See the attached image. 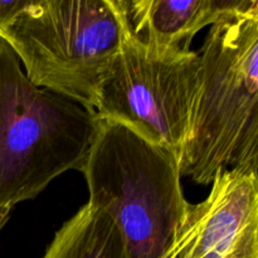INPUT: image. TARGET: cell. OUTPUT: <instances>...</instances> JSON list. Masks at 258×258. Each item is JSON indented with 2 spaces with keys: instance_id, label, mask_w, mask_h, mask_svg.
Masks as SVG:
<instances>
[{
  "instance_id": "5b68a950",
  "label": "cell",
  "mask_w": 258,
  "mask_h": 258,
  "mask_svg": "<svg viewBox=\"0 0 258 258\" xmlns=\"http://www.w3.org/2000/svg\"><path fill=\"white\" fill-rule=\"evenodd\" d=\"M122 24L120 50L100 87L95 112L180 158L188 140L202 83L198 52H159Z\"/></svg>"
},
{
  "instance_id": "3957f363",
  "label": "cell",
  "mask_w": 258,
  "mask_h": 258,
  "mask_svg": "<svg viewBox=\"0 0 258 258\" xmlns=\"http://www.w3.org/2000/svg\"><path fill=\"white\" fill-rule=\"evenodd\" d=\"M82 173L87 203L117 226L127 258H168L188 204L173 151L101 118Z\"/></svg>"
},
{
  "instance_id": "8992f818",
  "label": "cell",
  "mask_w": 258,
  "mask_h": 258,
  "mask_svg": "<svg viewBox=\"0 0 258 258\" xmlns=\"http://www.w3.org/2000/svg\"><path fill=\"white\" fill-rule=\"evenodd\" d=\"M211 185L186 204L168 258H258V173L219 169Z\"/></svg>"
},
{
  "instance_id": "277c9868",
  "label": "cell",
  "mask_w": 258,
  "mask_h": 258,
  "mask_svg": "<svg viewBox=\"0 0 258 258\" xmlns=\"http://www.w3.org/2000/svg\"><path fill=\"white\" fill-rule=\"evenodd\" d=\"M121 38L117 0H30L3 40L33 85L95 111Z\"/></svg>"
},
{
  "instance_id": "52a82bcc",
  "label": "cell",
  "mask_w": 258,
  "mask_h": 258,
  "mask_svg": "<svg viewBox=\"0 0 258 258\" xmlns=\"http://www.w3.org/2000/svg\"><path fill=\"white\" fill-rule=\"evenodd\" d=\"M243 0H121L140 42L159 52H185L198 32L242 7Z\"/></svg>"
},
{
  "instance_id": "30bf717a",
  "label": "cell",
  "mask_w": 258,
  "mask_h": 258,
  "mask_svg": "<svg viewBox=\"0 0 258 258\" xmlns=\"http://www.w3.org/2000/svg\"><path fill=\"white\" fill-rule=\"evenodd\" d=\"M10 212H12V209H7V208L0 209V232H2L3 228L7 226L8 221H9L10 218Z\"/></svg>"
},
{
  "instance_id": "ba28073f",
  "label": "cell",
  "mask_w": 258,
  "mask_h": 258,
  "mask_svg": "<svg viewBox=\"0 0 258 258\" xmlns=\"http://www.w3.org/2000/svg\"><path fill=\"white\" fill-rule=\"evenodd\" d=\"M42 258H127L112 219L85 204L55 232Z\"/></svg>"
},
{
  "instance_id": "7a4b0ae2",
  "label": "cell",
  "mask_w": 258,
  "mask_h": 258,
  "mask_svg": "<svg viewBox=\"0 0 258 258\" xmlns=\"http://www.w3.org/2000/svg\"><path fill=\"white\" fill-rule=\"evenodd\" d=\"M101 118L33 85L0 38V209L39 196L60 174L82 173Z\"/></svg>"
},
{
  "instance_id": "6da1fadb",
  "label": "cell",
  "mask_w": 258,
  "mask_h": 258,
  "mask_svg": "<svg viewBox=\"0 0 258 258\" xmlns=\"http://www.w3.org/2000/svg\"><path fill=\"white\" fill-rule=\"evenodd\" d=\"M199 57L202 83L180 176L208 185L219 169L258 173V2L214 23Z\"/></svg>"
},
{
  "instance_id": "9c48e42d",
  "label": "cell",
  "mask_w": 258,
  "mask_h": 258,
  "mask_svg": "<svg viewBox=\"0 0 258 258\" xmlns=\"http://www.w3.org/2000/svg\"><path fill=\"white\" fill-rule=\"evenodd\" d=\"M30 0H0V38L4 39L10 28Z\"/></svg>"
}]
</instances>
